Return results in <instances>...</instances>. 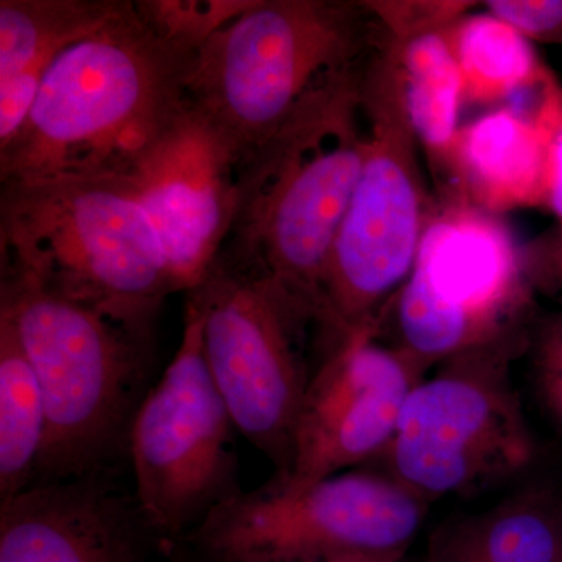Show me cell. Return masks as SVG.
<instances>
[{
    "label": "cell",
    "instance_id": "cell-1",
    "mask_svg": "<svg viewBox=\"0 0 562 562\" xmlns=\"http://www.w3.org/2000/svg\"><path fill=\"white\" fill-rule=\"evenodd\" d=\"M361 76L360 65L333 74L243 155L238 210L220 251L271 276L324 327L325 268L368 147Z\"/></svg>",
    "mask_w": 562,
    "mask_h": 562
},
{
    "label": "cell",
    "instance_id": "cell-2",
    "mask_svg": "<svg viewBox=\"0 0 562 562\" xmlns=\"http://www.w3.org/2000/svg\"><path fill=\"white\" fill-rule=\"evenodd\" d=\"M194 60L132 0L47 70L20 133L0 149V183L122 176L187 102Z\"/></svg>",
    "mask_w": 562,
    "mask_h": 562
},
{
    "label": "cell",
    "instance_id": "cell-3",
    "mask_svg": "<svg viewBox=\"0 0 562 562\" xmlns=\"http://www.w3.org/2000/svg\"><path fill=\"white\" fill-rule=\"evenodd\" d=\"M0 184L2 273L27 277L150 344L158 310L179 291L127 184L120 177Z\"/></svg>",
    "mask_w": 562,
    "mask_h": 562
},
{
    "label": "cell",
    "instance_id": "cell-4",
    "mask_svg": "<svg viewBox=\"0 0 562 562\" xmlns=\"http://www.w3.org/2000/svg\"><path fill=\"white\" fill-rule=\"evenodd\" d=\"M0 322L31 361L46 403V446L33 484L109 471L128 449L150 344L16 273H2Z\"/></svg>",
    "mask_w": 562,
    "mask_h": 562
},
{
    "label": "cell",
    "instance_id": "cell-5",
    "mask_svg": "<svg viewBox=\"0 0 562 562\" xmlns=\"http://www.w3.org/2000/svg\"><path fill=\"white\" fill-rule=\"evenodd\" d=\"M361 103L368 147L322 288L325 328L335 338L380 325L383 306L412 273L422 236L436 210L387 40L368 68H362Z\"/></svg>",
    "mask_w": 562,
    "mask_h": 562
},
{
    "label": "cell",
    "instance_id": "cell-6",
    "mask_svg": "<svg viewBox=\"0 0 562 562\" xmlns=\"http://www.w3.org/2000/svg\"><path fill=\"white\" fill-rule=\"evenodd\" d=\"M364 13L362 3L255 0L195 55L188 99L241 160L317 85L360 65L369 43Z\"/></svg>",
    "mask_w": 562,
    "mask_h": 562
},
{
    "label": "cell",
    "instance_id": "cell-7",
    "mask_svg": "<svg viewBox=\"0 0 562 562\" xmlns=\"http://www.w3.org/2000/svg\"><path fill=\"white\" fill-rule=\"evenodd\" d=\"M187 301L202 314L203 355L236 431L286 476L312 380L301 336L316 317L261 269L221 255Z\"/></svg>",
    "mask_w": 562,
    "mask_h": 562
},
{
    "label": "cell",
    "instance_id": "cell-8",
    "mask_svg": "<svg viewBox=\"0 0 562 562\" xmlns=\"http://www.w3.org/2000/svg\"><path fill=\"white\" fill-rule=\"evenodd\" d=\"M425 506L390 475L342 472L299 486L272 480L222 503L184 543L206 562L405 554Z\"/></svg>",
    "mask_w": 562,
    "mask_h": 562
},
{
    "label": "cell",
    "instance_id": "cell-9",
    "mask_svg": "<svg viewBox=\"0 0 562 562\" xmlns=\"http://www.w3.org/2000/svg\"><path fill=\"white\" fill-rule=\"evenodd\" d=\"M516 341L443 361L403 406L384 450L390 476L427 503L512 479L536 446L509 376Z\"/></svg>",
    "mask_w": 562,
    "mask_h": 562
},
{
    "label": "cell",
    "instance_id": "cell-10",
    "mask_svg": "<svg viewBox=\"0 0 562 562\" xmlns=\"http://www.w3.org/2000/svg\"><path fill=\"white\" fill-rule=\"evenodd\" d=\"M525 247L486 211L449 199L436 206L395 301L403 350L427 368L516 341L530 302Z\"/></svg>",
    "mask_w": 562,
    "mask_h": 562
},
{
    "label": "cell",
    "instance_id": "cell-11",
    "mask_svg": "<svg viewBox=\"0 0 562 562\" xmlns=\"http://www.w3.org/2000/svg\"><path fill=\"white\" fill-rule=\"evenodd\" d=\"M235 431L203 355L202 314L187 301L179 349L128 435L135 497L166 553L243 492Z\"/></svg>",
    "mask_w": 562,
    "mask_h": 562
},
{
    "label": "cell",
    "instance_id": "cell-12",
    "mask_svg": "<svg viewBox=\"0 0 562 562\" xmlns=\"http://www.w3.org/2000/svg\"><path fill=\"white\" fill-rule=\"evenodd\" d=\"M120 179L150 222L177 291L194 290L235 222L238 151L187 99Z\"/></svg>",
    "mask_w": 562,
    "mask_h": 562
},
{
    "label": "cell",
    "instance_id": "cell-13",
    "mask_svg": "<svg viewBox=\"0 0 562 562\" xmlns=\"http://www.w3.org/2000/svg\"><path fill=\"white\" fill-rule=\"evenodd\" d=\"M380 325L347 333L310 380L286 484H308L380 457L427 366L376 341Z\"/></svg>",
    "mask_w": 562,
    "mask_h": 562
},
{
    "label": "cell",
    "instance_id": "cell-14",
    "mask_svg": "<svg viewBox=\"0 0 562 562\" xmlns=\"http://www.w3.org/2000/svg\"><path fill=\"white\" fill-rule=\"evenodd\" d=\"M109 471L0 501V562H146L154 528Z\"/></svg>",
    "mask_w": 562,
    "mask_h": 562
},
{
    "label": "cell",
    "instance_id": "cell-15",
    "mask_svg": "<svg viewBox=\"0 0 562 562\" xmlns=\"http://www.w3.org/2000/svg\"><path fill=\"white\" fill-rule=\"evenodd\" d=\"M550 132L541 111L498 106L461 125L447 160L453 201L498 214L546 205Z\"/></svg>",
    "mask_w": 562,
    "mask_h": 562
},
{
    "label": "cell",
    "instance_id": "cell-16",
    "mask_svg": "<svg viewBox=\"0 0 562 562\" xmlns=\"http://www.w3.org/2000/svg\"><path fill=\"white\" fill-rule=\"evenodd\" d=\"M132 0H0V149L27 120L47 70Z\"/></svg>",
    "mask_w": 562,
    "mask_h": 562
},
{
    "label": "cell",
    "instance_id": "cell-17",
    "mask_svg": "<svg viewBox=\"0 0 562 562\" xmlns=\"http://www.w3.org/2000/svg\"><path fill=\"white\" fill-rule=\"evenodd\" d=\"M432 562H562V501L527 492L443 532Z\"/></svg>",
    "mask_w": 562,
    "mask_h": 562
},
{
    "label": "cell",
    "instance_id": "cell-18",
    "mask_svg": "<svg viewBox=\"0 0 562 562\" xmlns=\"http://www.w3.org/2000/svg\"><path fill=\"white\" fill-rule=\"evenodd\" d=\"M446 31L424 32L403 41L387 38L397 60L414 135L442 172L460 132L465 103L464 81Z\"/></svg>",
    "mask_w": 562,
    "mask_h": 562
},
{
    "label": "cell",
    "instance_id": "cell-19",
    "mask_svg": "<svg viewBox=\"0 0 562 562\" xmlns=\"http://www.w3.org/2000/svg\"><path fill=\"white\" fill-rule=\"evenodd\" d=\"M446 33L464 81L465 103L497 105L553 79L531 41L490 11L464 14Z\"/></svg>",
    "mask_w": 562,
    "mask_h": 562
},
{
    "label": "cell",
    "instance_id": "cell-20",
    "mask_svg": "<svg viewBox=\"0 0 562 562\" xmlns=\"http://www.w3.org/2000/svg\"><path fill=\"white\" fill-rule=\"evenodd\" d=\"M47 436V413L38 376L0 322V501L35 482Z\"/></svg>",
    "mask_w": 562,
    "mask_h": 562
},
{
    "label": "cell",
    "instance_id": "cell-21",
    "mask_svg": "<svg viewBox=\"0 0 562 562\" xmlns=\"http://www.w3.org/2000/svg\"><path fill=\"white\" fill-rule=\"evenodd\" d=\"M255 0H135L140 20L172 46L198 55Z\"/></svg>",
    "mask_w": 562,
    "mask_h": 562
},
{
    "label": "cell",
    "instance_id": "cell-22",
    "mask_svg": "<svg viewBox=\"0 0 562 562\" xmlns=\"http://www.w3.org/2000/svg\"><path fill=\"white\" fill-rule=\"evenodd\" d=\"M379 20L387 38L403 41L430 31H446L469 10V2H362Z\"/></svg>",
    "mask_w": 562,
    "mask_h": 562
},
{
    "label": "cell",
    "instance_id": "cell-23",
    "mask_svg": "<svg viewBox=\"0 0 562 562\" xmlns=\"http://www.w3.org/2000/svg\"><path fill=\"white\" fill-rule=\"evenodd\" d=\"M484 5L525 38L562 46V0H491Z\"/></svg>",
    "mask_w": 562,
    "mask_h": 562
},
{
    "label": "cell",
    "instance_id": "cell-24",
    "mask_svg": "<svg viewBox=\"0 0 562 562\" xmlns=\"http://www.w3.org/2000/svg\"><path fill=\"white\" fill-rule=\"evenodd\" d=\"M535 373L543 406L562 431V313L554 316L541 333Z\"/></svg>",
    "mask_w": 562,
    "mask_h": 562
},
{
    "label": "cell",
    "instance_id": "cell-25",
    "mask_svg": "<svg viewBox=\"0 0 562 562\" xmlns=\"http://www.w3.org/2000/svg\"><path fill=\"white\" fill-rule=\"evenodd\" d=\"M542 116L549 125V160H547L546 206L562 225V91L552 85L543 94Z\"/></svg>",
    "mask_w": 562,
    "mask_h": 562
},
{
    "label": "cell",
    "instance_id": "cell-26",
    "mask_svg": "<svg viewBox=\"0 0 562 562\" xmlns=\"http://www.w3.org/2000/svg\"><path fill=\"white\" fill-rule=\"evenodd\" d=\"M532 284L558 292L562 297V225L525 247Z\"/></svg>",
    "mask_w": 562,
    "mask_h": 562
},
{
    "label": "cell",
    "instance_id": "cell-27",
    "mask_svg": "<svg viewBox=\"0 0 562 562\" xmlns=\"http://www.w3.org/2000/svg\"><path fill=\"white\" fill-rule=\"evenodd\" d=\"M403 554H349V557L313 562H401Z\"/></svg>",
    "mask_w": 562,
    "mask_h": 562
},
{
    "label": "cell",
    "instance_id": "cell-28",
    "mask_svg": "<svg viewBox=\"0 0 562 562\" xmlns=\"http://www.w3.org/2000/svg\"><path fill=\"white\" fill-rule=\"evenodd\" d=\"M195 558H198V560H195L194 562H206V561L201 560V558H199V557H195Z\"/></svg>",
    "mask_w": 562,
    "mask_h": 562
}]
</instances>
